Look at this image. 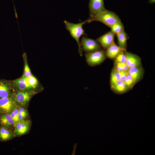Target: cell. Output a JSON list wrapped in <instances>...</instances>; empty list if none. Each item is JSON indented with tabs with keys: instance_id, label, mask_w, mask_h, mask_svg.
I'll list each match as a JSON object with an SVG mask.
<instances>
[{
	"instance_id": "cell-14",
	"label": "cell",
	"mask_w": 155,
	"mask_h": 155,
	"mask_svg": "<svg viewBox=\"0 0 155 155\" xmlns=\"http://www.w3.org/2000/svg\"><path fill=\"white\" fill-rule=\"evenodd\" d=\"M11 84L4 80H0V98L11 96Z\"/></svg>"
},
{
	"instance_id": "cell-21",
	"label": "cell",
	"mask_w": 155,
	"mask_h": 155,
	"mask_svg": "<svg viewBox=\"0 0 155 155\" xmlns=\"http://www.w3.org/2000/svg\"><path fill=\"white\" fill-rule=\"evenodd\" d=\"M127 52L126 50H122L114 59V62L125 63Z\"/></svg>"
},
{
	"instance_id": "cell-20",
	"label": "cell",
	"mask_w": 155,
	"mask_h": 155,
	"mask_svg": "<svg viewBox=\"0 0 155 155\" xmlns=\"http://www.w3.org/2000/svg\"><path fill=\"white\" fill-rule=\"evenodd\" d=\"M111 31L115 34H117L124 30V26L121 22L117 23L109 26Z\"/></svg>"
},
{
	"instance_id": "cell-19",
	"label": "cell",
	"mask_w": 155,
	"mask_h": 155,
	"mask_svg": "<svg viewBox=\"0 0 155 155\" xmlns=\"http://www.w3.org/2000/svg\"><path fill=\"white\" fill-rule=\"evenodd\" d=\"M120 72L113 68L111 73L110 78V86L113 85L120 80Z\"/></svg>"
},
{
	"instance_id": "cell-25",
	"label": "cell",
	"mask_w": 155,
	"mask_h": 155,
	"mask_svg": "<svg viewBox=\"0 0 155 155\" xmlns=\"http://www.w3.org/2000/svg\"><path fill=\"white\" fill-rule=\"evenodd\" d=\"M18 118L20 120H24L28 115L27 110L22 107H18Z\"/></svg>"
},
{
	"instance_id": "cell-3",
	"label": "cell",
	"mask_w": 155,
	"mask_h": 155,
	"mask_svg": "<svg viewBox=\"0 0 155 155\" xmlns=\"http://www.w3.org/2000/svg\"><path fill=\"white\" fill-rule=\"evenodd\" d=\"M85 56L87 63L91 67L95 66L101 64L106 57L105 51L102 49L85 53Z\"/></svg>"
},
{
	"instance_id": "cell-15",
	"label": "cell",
	"mask_w": 155,
	"mask_h": 155,
	"mask_svg": "<svg viewBox=\"0 0 155 155\" xmlns=\"http://www.w3.org/2000/svg\"><path fill=\"white\" fill-rule=\"evenodd\" d=\"M123 50L114 42L106 49L105 53L106 57L111 59H114Z\"/></svg>"
},
{
	"instance_id": "cell-18",
	"label": "cell",
	"mask_w": 155,
	"mask_h": 155,
	"mask_svg": "<svg viewBox=\"0 0 155 155\" xmlns=\"http://www.w3.org/2000/svg\"><path fill=\"white\" fill-rule=\"evenodd\" d=\"M12 132L8 128L1 126L0 127V139L3 141L8 140L13 136Z\"/></svg>"
},
{
	"instance_id": "cell-10",
	"label": "cell",
	"mask_w": 155,
	"mask_h": 155,
	"mask_svg": "<svg viewBox=\"0 0 155 155\" xmlns=\"http://www.w3.org/2000/svg\"><path fill=\"white\" fill-rule=\"evenodd\" d=\"M127 71L137 83L142 79L144 70L142 65L133 67L129 68Z\"/></svg>"
},
{
	"instance_id": "cell-11",
	"label": "cell",
	"mask_w": 155,
	"mask_h": 155,
	"mask_svg": "<svg viewBox=\"0 0 155 155\" xmlns=\"http://www.w3.org/2000/svg\"><path fill=\"white\" fill-rule=\"evenodd\" d=\"M125 63L129 68L136 67L142 65L141 58L133 53L127 52Z\"/></svg>"
},
{
	"instance_id": "cell-8",
	"label": "cell",
	"mask_w": 155,
	"mask_h": 155,
	"mask_svg": "<svg viewBox=\"0 0 155 155\" xmlns=\"http://www.w3.org/2000/svg\"><path fill=\"white\" fill-rule=\"evenodd\" d=\"M30 125V122L29 121L24 119L20 120L15 125L14 134L16 135L24 134L29 131Z\"/></svg>"
},
{
	"instance_id": "cell-26",
	"label": "cell",
	"mask_w": 155,
	"mask_h": 155,
	"mask_svg": "<svg viewBox=\"0 0 155 155\" xmlns=\"http://www.w3.org/2000/svg\"><path fill=\"white\" fill-rule=\"evenodd\" d=\"M24 65L23 75L26 78L30 77L32 75L31 70L28 64L27 59L24 58Z\"/></svg>"
},
{
	"instance_id": "cell-7",
	"label": "cell",
	"mask_w": 155,
	"mask_h": 155,
	"mask_svg": "<svg viewBox=\"0 0 155 155\" xmlns=\"http://www.w3.org/2000/svg\"><path fill=\"white\" fill-rule=\"evenodd\" d=\"M88 6L90 17L95 16L106 10L104 7V0H90Z\"/></svg>"
},
{
	"instance_id": "cell-24",
	"label": "cell",
	"mask_w": 155,
	"mask_h": 155,
	"mask_svg": "<svg viewBox=\"0 0 155 155\" xmlns=\"http://www.w3.org/2000/svg\"><path fill=\"white\" fill-rule=\"evenodd\" d=\"M129 90L132 89L136 83L133 78L128 74L124 81Z\"/></svg>"
},
{
	"instance_id": "cell-17",
	"label": "cell",
	"mask_w": 155,
	"mask_h": 155,
	"mask_svg": "<svg viewBox=\"0 0 155 155\" xmlns=\"http://www.w3.org/2000/svg\"><path fill=\"white\" fill-rule=\"evenodd\" d=\"M116 35L119 46L123 49L126 50L127 41L129 37L124 30Z\"/></svg>"
},
{
	"instance_id": "cell-1",
	"label": "cell",
	"mask_w": 155,
	"mask_h": 155,
	"mask_svg": "<svg viewBox=\"0 0 155 155\" xmlns=\"http://www.w3.org/2000/svg\"><path fill=\"white\" fill-rule=\"evenodd\" d=\"M66 29L69 31L71 36L76 41L78 46V51L80 55L82 56L83 51L80 38L83 35H86L83 28V25L87 23V20L77 24L70 22L67 20L64 22Z\"/></svg>"
},
{
	"instance_id": "cell-6",
	"label": "cell",
	"mask_w": 155,
	"mask_h": 155,
	"mask_svg": "<svg viewBox=\"0 0 155 155\" xmlns=\"http://www.w3.org/2000/svg\"><path fill=\"white\" fill-rule=\"evenodd\" d=\"M31 92L28 91L19 90L15 93L13 97L17 104L24 106L29 102L32 96Z\"/></svg>"
},
{
	"instance_id": "cell-9",
	"label": "cell",
	"mask_w": 155,
	"mask_h": 155,
	"mask_svg": "<svg viewBox=\"0 0 155 155\" xmlns=\"http://www.w3.org/2000/svg\"><path fill=\"white\" fill-rule=\"evenodd\" d=\"M115 34L111 31L100 36L96 40L102 48L106 50L114 42Z\"/></svg>"
},
{
	"instance_id": "cell-23",
	"label": "cell",
	"mask_w": 155,
	"mask_h": 155,
	"mask_svg": "<svg viewBox=\"0 0 155 155\" xmlns=\"http://www.w3.org/2000/svg\"><path fill=\"white\" fill-rule=\"evenodd\" d=\"M28 82L31 89L36 88L38 84V82L37 78L32 75L27 78Z\"/></svg>"
},
{
	"instance_id": "cell-5",
	"label": "cell",
	"mask_w": 155,
	"mask_h": 155,
	"mask_svg": "<svg viewBox=\"0 0 155 155\" xmlns=\"http://www.w3.org/2000/svg\"><path fill=\"white\" fill-rule=\"evenodd\" d=\"M17 105L11 96L0 98V113H10Z\"/></svg>"
},
{
	"instance_id": "cell-12",
	"label": "cell",
	"mask_w": 155,
	"mask_h": 155,
	"mask_svg": "<svg viewBox=\"0 0 155 155\" xmlns=\"http://www.w3.org/2000/svg\"><path fill=\"white\" fill-rule=\"evenodd\" d=\"M110 86L112 91L117 94H123L130 90L124 81L120 80Z\"/></svg>"
},
{
	"instance_id": "cell-2",
	"label": "cell",
	"mask_w": 155,
	"mask_h": 155,
	"mask_svg": "<svg viewBox=\"0 0 155 155\" xmlns=\"http://www.w3.org/2000/svg\"><path fill=\"white\" fill-rule=\"evenodd\" d=\"M86 20L87 23L94 21L99 22L108 27L115 23L121 22L120 19L117 15L107 10L99 13L95 16L90 17Z\"/></svg>"
},
{
	"instance_id": "cell-13",
	"label": "cell",
	"mask_w": 155,
	"mask_h": 155,
	"mask_svg": "<svg viewBox=\"0 0 155 155\" xmlns=\"http://www.w3.org/2000/svg\"><path fill=\"white\" fill-rule=\"evenodd\" d=\"M14 86L20 91H28L30 89L28 85L27 78L23 75L21 77L13 81Z\"/></svg>"
},
{
	"instance_id": "cell-16",
	"label": "cell",
	"mask_w": 155,
	"mask_h": 155,
	"mask_svg": "<svg viewBox=\"0 0 155 155\" xmlns=\"http://www.w3.org/2000/svg\"><path fill=\"white\" fill-rule=\"evenodd\" d=\"M0 124L8 128L15 125V122L10 113H1L0 116Z\"/></svg>"
},
{
	"instance_id": "cell-28",
	"label": "cell",
	"mask_w": 155,
	"mask_h": 155,
	"mask_svg": "<svg viewBox=\"0 0 155 155\" xmlns=\"http://www.w3.org/2000/svg\"><path fill=\"white\" fill-rule=\"evenodd\" d=\"M155 2V0H149V3L153 4Z\"/></svg>"
},
{
	"instance_id": "cell-27",
	"label": "cell",
	"mask_w": 155,
	"mask_h": 155,
	"mask_svg": "<svg viewBox=\"0 0 155 155\" xmlns=\"http://www.w3.org/2000/svg\"><path fill=\"white\" fill-rule=\"evenodd\" d=\"M120 80L124 81L126 77L129 74L127 71H120Z\"/></svg>"
},
{
	"instance_id": "cell-22",
	"label": "cell",
	"mask_w": 155,
	"mask_h": 155,
	"mask_svg": "<svg viewBox=\"0 0 155 155\" xmlns=\"http://www.w3.org/2000/svg\"><path fill=\"white\" fill-rule=\"evenodd\" d=\"M119 71H127L129 68L125 63L114 62L113 68Z\"/></svg>"
},
{
	"instance_id": "cell-4",
	"label": "cell",
	"mask_w": 155,
	"mask_h": 155,
	"mask_svg": "<svg viewBox=\"0 0 155 155\" xmlns=\"http://www.w3.org/2000/svg\"><path fill=\"white\" fill-rule=\"evenodd\" d=\"M80 45L83 51L86 53L102 49V46L96 40L85 36L82 38Z\"/></svg>"
}]
</instances>
